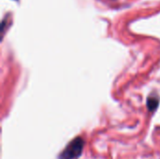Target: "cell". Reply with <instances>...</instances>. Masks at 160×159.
<instances>
[{
    "label": "cell",
    "mask_w": 160,
    "mask_h": 159,
    "mask_svg": "<svg viewBox=\"0 0 160 159\" xmlns=\"http://www.w3.org/2000/svg\"><path fill=\"white\" fill-rule=\"evenodd\" d=\"M158 106V98L157 97H150L147 99V107L149 111H155Z\"/></svg>",
    "instance_id": "cell-2"
},
{
    "label": "cell",
    "mask_w": 160,
    "mask_h": 159,
    "mask_svg": "<svg viewBox=\"0 0 160 159\" xmlns=\"http://www.w3.org/2000/svg\"><path fill=\"white\" fill-rule=\"evenodd\" d=\"M84 141L81 137L73 139L60 154L59 159H76L78 158L83 150Z\"/></svg>",
    "instance_id": "cell-1"
}]
</instances>
